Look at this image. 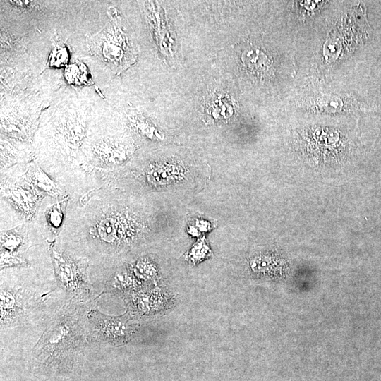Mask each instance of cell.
<instances>
[{
	"instance_id": "3957f363",
	"label": "cell",
	"mask_w": 381,
	"mask_h": 381,
	"mask_svg": "<svg viewBox=\"0 0 381 381\" xmlns=\"http://www.w3.org/2000/svg\"><path fill=\"white\" fill-rule=\"evenodd\" d=\"M87 319L90 336L116 346L128 343L138 327V320L127 311L121 315H109L91 309Z\"/></svg>"
},
{
	"instance_id": "e0dca14e",
	"label": "cell",
	"mask_w": 381,
	"mask_h": 381,
	"mask_svg": "<svg viewBox=\"0 0 381 381\" xmlns=\"http://www.w3.org/2000/svg\"><path fill=\"white\" fill-rule=\"evenodd\" d=\"M62 203L52 207L48 213L49 223L54 227L59 226L63 217Z\"/></svg>"
},
{
	"instance_id": "2e32d148",
	"label": "cell",
	"mask_w": 381,
	"mask_h": 381,
	"mask_svg": "<svg viewBox=\"0 0 381 381\" xmlns=\"http://www.w3.org/2000/svg\"><path fill=\"white\" fill-rule=\"evenodd\" d=\"M25 261L16 253L1 250V268L23 264Z\"/></svg>"
},
{
	"instance_id": "4fadbf2b",
	"label": "cell",
	"mask_w": 381,
	"mask_h": 381,
	"mask_svg": "<svg viewBox=\"0 0 381 381\" xmlns=\"http://www.w3.org/2000/svg\"><path fill=\"white\" fill-rule=\"evenodd\" d=\"M34 181L38 188L49 194L53 195L59 194L54 182L40 169H37L34 174Z\"/></svg>"
},
{
	"instance_id": "8fae6325",
	"label": "cell",
	"mask_w": 381,
	"mask_h": 381,
	"mask_svg": "<svg viewBox=\"0 0 381 381\" xmlns=\"http://www.w3.org/2000/svg\"><path fill=\"white\" fill-rule=\"evenodd\" d=\"M117 232L116 222L113 217H108L102 219L97 225L99 236L107 243H112L116 240Z\"/></svg>"
},
{
	"instance_id": "7c38bea8",
	"label": "cell",
	"mask_w": 381,
	"mask_h": 381,
	"mask_svg": "<svg viewBox=\"0 0 381 381\" xmlns=\"http://www.w3.org/2000/svg\"><path fill=\"white\" fill-rule=\"evenodd\" d=\"M11 198L24 211L30 213L35 205V199L32 193L21 187H16L11 189Z\"/></svg>"
},
{
	"instance_id": "52a82bcc",
	"label": "cell",
	"mask_w": 381,
	"mask_h": 381,
	"mask_svg": "<svg viewBox=\"0 0 381 381\" xmlns=\"http://www.w3.org/2000/svg\"><path fill=\"white\" fill-rule=\"evenodd\" d=\"M135 276L132 267H128L115 274L107 283L103 293H115L123 296L144 288Z\"/></svg>"
},
{
	"instance_id": "9c48e42d",
	"label": "cell",
	"mask_w": 381,
	"mask_h": 381,
	"mask_svg": "<svg viewBox=\"0 0 381 381\" xmlns=\"http://www.w3.org/2000/svg\"><path fill=\"white\" fill-rule=\"evenodd\" d=\"M185 171L176 164H164L152 169L147 174L148 180L155 185H162L179 179Z\"/></svg>"
},
{
	"instance_id": "5b68a950",
	"label": "cell",
	"mask_w": 381,
	"mask_h": 381,
	"mask_svg": "<svg viewBox=\"0 0 381 381\" xmlns=\"http://www.w3.org/2000/svg\"><path fill=\"white\" fill-rule=\"evenodd\" d=\"M52 257L56 277L61 286L76 298L87 295L90 286L86 265L82 261L72 260L54 250Z\"/></svg>"
},
{
	"instance_id": "5bb4252c",
	"label": "cell",
	"mask_w": 381,
	"mask_h": 381,
	"mask_svg": "<svg viewBox=\"0 0 381 381\" xmlns=\"http://www.w3.org/2000/svg\"><path fill=\"white\" fill-rule=\"evenodd\" d=\"M68 61V52L66 47L59 44H55L49 59V65L61 66Z\"/></svg>"
},
{
	"instance_id": "277c9868",
	"label": "cell",
	"mask_w": 381,
	"mask_h": 381,
	"mask_svg": "<svg viewBox=\"0 0 381 381\" xmlns=\"http://www.w3.org/2000/svg\"><path fill=\"white\" fill-rule=\"evenodd\" d=\"M123 297L126 311L137 320L161 316L175 302L174 295L158 285L142 288Z\"/></svg>"
},
{
	"instance_id": "30bf717a",
	"label": "cell",
	"mask_w": 381,
	"mask_h": 381,
	"mask_svg": "<svg viewBox=\"0 0 381 381\" xmlns=\"http://www.w3.org/2000/svg\"><path fill=\"white\" fill-rule=\"evenodd\" d=\"M212 255V251L205 242V238L197 241L186 255V260L196 265Z\"/></svg>"
},
{
	"instance_id": "8992f818",
	"label": "cell",
	"mask_w": 381,
	"mask_h": 381,
	"mask_svg": "<svg viewBox=\"0 0 381 381\" xmlns=\"http://www.w3.org/2000/svg\"><path fill=\"white\" fill-rule=\"evenodd\" d=\"M30 292L21 288L1 289V326L16 325L25 321L32 306Z\"/></svg>"
},
{
	"instance_id": "9a60e30c",
	"label": "cell",
	"mask_w": 381,
	"mask_h": 381,
	"mask_svg": "<svg viewBox=\"0 0 381 381\" xmlns=\"http://www.w3.org/2000/svg\"><path fill=\"white\" fill-rule=\"evenodd\" d=\"M1 250L16 253L21 244L20 238L13 233L4 234L1 236Z\"/></svg>"
},
{
	"instance_id": "ba28073f",
	"label": "cell",
	"mask_w": 381,
	"mask_h": 381,
	"mask_svg": "<svg viewBox=\"0 0 381 381\" xmlns=\"http://www.w3.org/2000/svg\"><path fill=\"white\" fill-rule=\"evenodd\" d=\"M132 270L143 286L157 285L160 279L159 271L157 265L152 260L147 258H141L135 263Z\"/></svg>"
},
{
	"instance_id": "6da1fadb",
	"label": "cell",
	"mask_w": 381,
	"mask_h": 381,
	"mask_svg": "<svg viewBox=\"0 0 381 381\" xmlns=\"http://www.w3.org/2000/svg\"><path fill=\"white\" fill-rule=\"evenodd\" d=\"M76 304L70 302L61 309L34 349L35 359L45 369L59 370L72 365L85 346L84 313Z\"/></svg>"
},
{
	"instance_id": "7a4b0ae2",
	"label": "cell",
	"mask_w": 381,
	"mask_h": 381,
	"mask_svg": "<svg viewBox=\"0 0 381 381\" xmlns=\"http://www.w3.org/2000/svg\"><path fill=\"white\" fill-rule=\"evenodd\" d=\"M87 42L90 52L117 71L126 69L135 61V49L116 22L107 23L99 32L89 36Z\"/></svg>"
}]
</instances>
